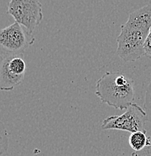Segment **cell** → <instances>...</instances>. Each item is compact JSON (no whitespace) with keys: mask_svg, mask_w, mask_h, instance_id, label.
Wrapping results in <instances>:
<instances>
[{"mask_svg":"<svg viewBox=\"0 0 151 156\" xmlns=\"http://www.w3.org/2000/svg\"><path fill=\"white\" fill-rule=\"evenodd\" d=\"M135 82L120 72L108 71L95 85V94L101 102L115 109L123 110L134 103Z\"/></svg>","mask_w":151,"mask_h":156,"instance_id":"obj_1","label":"cell"},{"mask_svg":"<svg viewBox=\"0 0 151 156\" xmlns=\"http://www.w3.org/2000/svg\"><path fill=\"white\" fill-rule=\"evenodd\" d=\"M149 32V29L126 21L117 38L118 56L125 62H134L145 55L144 44Z\"/></svg>","mask_w":151,"mask_h":156,"instance_id":"obj_2","label":"cell"},{"mask_svg":"<svg viewBox=\"0 0 151 156\" xmlns=\"http://www.w3.org/2000/svg\"><path fill=\"white\" fill-rule=\"evenodd\" d=\"M35 40L32 32L17 23H14L0 31L1 56L24 54L26 50Z\"/></svg>","mask_w":151,"mask_h":156,"instance_id":"obj_3","label":"cell"},{"mask_svg":"<svg viewBox=\"0 0 151 156\" xmlns=\"http://www.w3.org/2000/svg\"><path fill=\"white\" fill-rule=\"evenodd\" d=\"M146 121L147 118L144 109L133 103L123 114L105 119L102 123V128L103 130H120L131 134L137 131H146Z\"/></svg>","mask_w":151,"mask_h":156,"instance_id":"obj_4","label":"cell"},{"mask_svg":"<svg viewBox=\"0 0 151 156\" xmlns=\"http://www.w3.org/2000/svg\"><path fill=\"white\" fill-rule=\"evenodd\" d=\"M7 14L32 33L44 17L42 5L37 0H11Z\"/></svg>","mask_w":151,"mask_h":156,"instance_id":"obj_5","label":"cell"},{"mask_svg":"<svg viewBox=\"0 0 151 156\" xmlns=\"http://www.w3.org/2000/svg\"><path fill=\"white\" fill-rule=\"evenodd\" d=\"M0 88L2 91L13 90L22 83L26 72L23 54L1 56Z\"/></svg>","mask_w":151,"mask_h":156,"instance_id":"obj_6","label":"cell"},{"mask_svg":"<svg viewBox=\"0 0 151 156\" xmlns=\"http://www.w3.org/2000/svg\"><path fill=\"white\" fill-rule=\"evenodd\" d=\"M148 137L147 131H137L131 133L129 137V146L135 152H140L147 145Z\"/></svg>","mask_w":151,"mask_h":156,"instance_id":"obj_7","label":"cell"},{"mask_svg":"<svg viewBox=\"0 0 151 156\" xmlns=\"http://www.w3.org/2000/svg\"><path fill=\"white\" fill-rule=\"evenodd\" d=\"M144 110L147 113V121L151 122V80L145 92V99H144Z\"/></svg>","mask_w":151,"mask_h":156,"instance_id":"obj_8","label":"cell"},{"mask_svg":"<svg viewBox=\"0 0 151 156\" xmlns=\"http://www.w3.org/2000/svg\"><path fill=\"white\" fill-rule=\"evenodd\" d=\"M1 155H3L4 152H6L9 146V137H8L7 130L5 128L3 123H1Z\"/></svg>","mask_w":151,"mask_h":156,"instance_id":"obj_9","label":"cell"},{"mask_svg":"<svg viewBox=\"0 0 151 156\" xmlns=\"http://www.w3.org/2000/svg\"><path fill=\"white\" fill-rule=\"evenodd\" d=\"M131 156H151V136H148L147 145L140 152H134Z\"/></svg>","mask_w":151,"mask_h":156,"instance_id":"obj_10","label":"cell"},{"mask_svg":"<svg viewBox=\"0 0 151 156\" xmlns=\"http://www.w3.org/2000/svg\"><path fill=\"white\" fill-rule=\"evenodd\" d=\"M144 51H145V55L151 56V29L144 44Z\"/></svg>","mask_w":151,"mask_h":156,"instance_id":"obj_11","label":"cell"}]
</instances>
